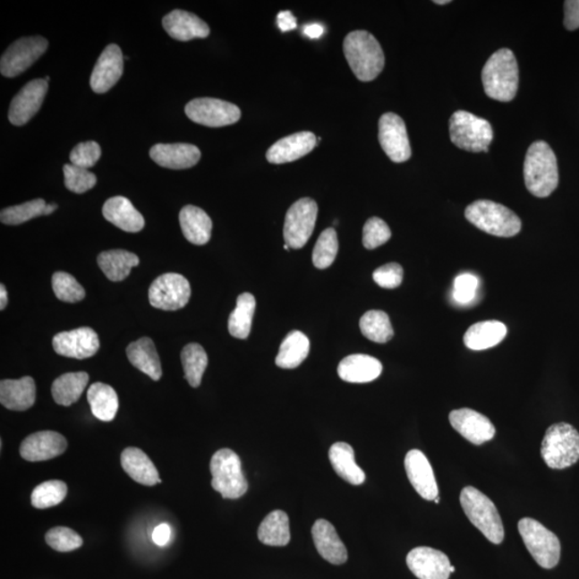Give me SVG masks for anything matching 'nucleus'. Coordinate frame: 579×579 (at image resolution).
Wrapping results in <instances>:
<instances>
[{
    "instance_id": "obj_1",
    "label": "nucleus",
    "mask_w": 579,
    "mask_h": 579,
    "mask_svg": "<svg viewBox=\"0 0 579 579\" xmlns=\"http://www.w3.org/2000/svg\"><path fill=\"white\" fill-rule=\"evenodd\" d=\"M524 176L529 192L538 198L549 197L558 187L556 155L544 140H537L530 146L524 159Z\"/></svg>"
},
{
    "instance_id": "obj_2",
    "label": "nucleus",
    "mask_w": 579,
    "mask_h": 579,
    "mask_svg": "<svg viewBox=\"0 0 579 579\" xmlns=\"http://www.w3.org/2000/svg\"><path fill=\"white\" fill-rule=\"evenodd\" d=\"M345 56L362 82H370L382 72L386 58L380 43L370 32L354 30L344 41Z\"/></svg>"
},
{
    "instance_id": "obj_3",
    "label": "nucleus",
    "mask_w": 579,
    "mask_h": 579,
    "mask_svg": "<svg viewBox=\"0 0 579 579\" xmlns=\"http://www.w3.org/2000/svg\"><path fill=\"white\" fill-rule=\"evenodd\" d=\"M518 73L517 61L511 50L501 48L492 54L481 72L486 95L501 102L512 101L518 90Z\"/></svg>"
},
{
    "instance_id": "obj_4",
    "label": "nucleus",
    "mask_w": 579,
    "mask_h": 579,
    "mask_svg": "<svg viewBox=\"0 0 579 579\" xmlns=\"http://www.w3.org/2000/svg\"><path fill=\"white\" fill-rule=\"evenodd\" d=\"M464 216L476 228L491 235L512 237L522 230V221L513 210L490 200L471 203Z\"/></svg>"
},
{
    "instance_id": "obj_5",
    "label": "nucleus",
    "mask_w": 579,
    "mask_h": 579,
    "mask_svg": "<svg viewBox=\"0 0 579 579\" xmlns=\"http://www.w3.org/2000/svg\"><path fill=\"white\" fill-rule=\"evenodd\" d=\"M461 505L471 524L494 544L505 539V528L494 502L473 486L464 487L461 492Z\"/></svg>"
},
{
    "instance_id": "obj_6",
    "label": "nucleus",
    "mask_w": 579,
    "mask_h": 579,
    "mask_svg": "<svg viewBox=\"0 0 579 579\" xmlns=\"http://www.w3.org/2000/svg\"><path fill=\"white\" fill-rule=\"evenodd\" d=\"M541 454L551 469H566L579 461V432L570 424H554L546 430Z\"/></svg>"
},
{
    "instance_id": "obj_7",
    "label": "nucleus",
    "mask_w": 579,
    "mask_h": 579,
    "mask_svg": "<svg viewBox=\"0 0 579 579\" xmlns=\"http://www.w3.org/2000/svg\"><path fill=\"white\" fill-rule=\"evenodd\" d=\"M212 486L224 499H238L246 494L248 483L242 471L241 458L230 448H223L214 454L210 461Z\"/></svg>"
},
{
    "instance_id": "obj_8",
    "label": "nucleus",
    "mask_w": 579,
    "mask_h": 579,
    "mask_svg": "<svg viewBox=\"0 0 579 579\" xmlns=\"http://www.w3.org/2000/svg\"><path fill=\"white\" fill-rule=\"evenodd\" d=\"M450 135L453 144L471 153H487L494 139L489 121L465 111H457L452 115Z\"/></svg>"
},
{
    "instance_id": "obj_9",
    "label": "nucleus",
    "mask_w": 579,
    "mask_h": 579,
    "mask_svg": "<svg viewBox=\"0 0 579 579\" xmlns=\"http://www.w3.org/2000/svg\"><path fill=\"white\" fill-rule=\"evenodd\" d=\"M518 532L533 559L543 569H553L559 564L561 545L557 535L533 518H523Z\"/></svg>"
},
{
    "instance_id": "obj_10",
    "label": "nucleus",
    "mask_w": 579,
    "mask_h": 579,
    "mask_svg": "<svg viewBox=\"0 0 579 579\" xmlns=\"http://www.w3.org/2000/svg\"><path fill=\"white\" fill-rule=\"evenodd\" d=\"M318 205L312 199L302 198L285 215L284 237L292 249L304 247L315 230Z\"/></svg>"
},
{
    "instance_id": "obj_11",
    "label": "nucleus",
    "mask_w": 579,
    "mask_h": 579,
    "mask_svg": "<svg viewBox=\"0 0 579 579\" xmlns=\"http://www.w3.org/2000/svg\"><path fill=\"white\" fill-rule=\"evenodd\" d=\"M191 295V284L183 275L176 273L159 276L149 291L150 305L167 311L182 310L188 304Z\"/></svg>"
},
{
    "instance_id": "obj_12",
    "label": "nucleus",
    "mask_w": 579,
    "mask_h": 579,
    "mask_svg": "<svg viewBox=\"0 0 579 579\" xmlns=\"http://www.w3.org/2000/svg\"><path fill=\"white\" fill-rule=\"evenodd\" d=\"M47 47V40L41 36L21 38L3 54L0 72L5 78L18 77L45 54Z\"/></svg>"
},
{
    "instance_id": "obj_13",
    "label": "nucleus",
    "mask_w": 579,
    "mask_h": 579,
    "mask_svg": "<svg viewBox=\"0 0 579 579\" xmlns=\"http://www.w3.org/2000/svg\"><path fill=\"white\" fill-rule=\"evenodd\" d=\"M185 112L192 122L212 128L230 126L242 116L240 107L215 98L193 99L187 104Z\"/></svg>"
},
{
    "instance_id": "obj_14",
    "label": "nucleus",
    "mask_w": 579,
    "mask_h": 579,
    "mask_svg": "<svg viewBox=\"0 0 579 579\" xmlns=\"http://www.w3.org/2000/svg\"><path fill=\"white\" fill-rule=\"evenodd\" d=\"M379 142L384 153L396 164L409 160L413 154L405 123L394 113L383 115L379 121Z\"/></svg>"
},
{
    "instance_id": "obj_15",
    "label": "nucleus",
    "mask_w": 579,
    "mask_h": 579,
    "mask_svg": "<svg viewBox=\"0 0 579 579\" xmlns=\"http://www.w3.org/2000/svg\"><path fill=\"white\" fill-rule=\"evenodd\" d=\"M48 89L45 79L32 80L11 101L9 121L14 126H24L40 110Z\"/></svg>"
},
{
    "instance_id": "obj_16",
    "label": "nucleus",
    "mask_w": 579,
    "mask_h": 579,
    "mask_svg": "<svg viewBox=\"0 0 579 579\" xmlns=\"http://www.w3.org/2000/svg\"><path fill=\"white\" fill-rule=\"evenodd\" d=\"M98 335L90 328H80L62 332L53 338V348L57 354L72 359L85 360L98 352Z\"/></svg>"
},
{
    "instance_id": "obj_17",
    "label": "nucleus",
    "mask_w": 579,
    "mask_h": 579,
    "mask_svg": "<svg viewBox=\"0 0 579 579\" xmlns=\"http://www.w3.org/2000/svg\"><path fill=\"white\" fill-rule=\"evenodd\" d=\"M448 419L453 429L475 446L490 441L496 435L494 424L478 411L468 408L453 410Z\"/></svg>"
},
{
    "instance_id": "obj_18",
    "label": "nucleus",
    "mask_w": 579,
    "mask_h": 579,
    "mask_svg": "<svg viewBox=\"0 0 579 579\" xmlns=\"http://www.w3.org/2000/svg\"><path fill=\"white\" fill-rule=\"evenodd\" d=\"M409 570L419 579H448L451 561L448 557L431 548H416L407 556Z\"/></svg>"
},
{
    "instance_id": "obj_19",
    "label": "nucleus",
    "mask_w": 579,
    "mask_h": 579,
    "mask_svg": "<svg viewBox=\"0 0 579 579\" xmlns=\"http://www.w3.org/2000/svg\"><path fill=\"white\" fill-rule=\"evenodd\" d=\"M123 72V55L116 45L107 46L96 63L90 77V88L97 94H105L115 86Z\"/></svg>"
},
{
    "instance_id": "obj_20",
    "label": "nucleus",
    "mask_w": 579,
    "mask_h": 579,
    "mask_svg": "<svg viewBox=\"0 0 579 579\" xmlns=\"http://www.w3.org/2000/svg\"><path fill=\"white\" fill-rule=\"evenodd\" d=\"M67 450V440L56 431H39L26 438L20 447L21 456L27 462H45Z\"/></svg>"
},
{
    "instance_id": "obj_21",
    "label": "nucleus",
    "mask_w": 579,
    "mask_h": 579,
    "mask_svg": "<svg viewBox=\"0 0 579 579\" xmlns=\"http://www.w3.org/2000/svg\"><path fill=\"white\" fill-rule=\"evenodd\" d=\"M404 468L411 485L425 500H435L439 495L434 470L420 450H411L404 458Z\"/></svg>"
},
{
    "instance_id": "obj_22",
    "label": "nucleus",
    "mask_w": 579,
    "mask_h": 579,
    "mask_svg": "<svg viewBox=\"0 0 579 579\" xmlns=\"http://www.w3.org/2000/svg\"><path fill=\"white\" fill-rule=\"evenodd\" d=\"M317 140L316 135L310 132L288 135L269 148L267 159L273 165H284L299 160L316 148Z\"/></svg>"
},
{
    "instance_id": "obj_23",
    "label": "nucleus",
    "mask_w": 579,
    "mask_h": 579,
    "mask_svg": "<svg viewBox=\"0 0 579 579\" xmlns=\"http://www.w3.org/2000/svg\"><path fill=\"white\" fill-rule=\"evenodd\" d=\"M149 156L162 167L185 170L198 164L201 151L196 145L187 143L156 144L150 149Z\"/></svg>"
},
{
    "instance_id": "obj_24",
    "label": "nucleus",
    "mask_w": 579,
    "mask_h": 579,
    "mask_svg": "<svg viewBox=\"0 0 579 579\" xmlns=\"http://www.w3.org/2000/svg\"><path fill=\"white\" fill-rule=\"evenodd\" d=\"M311 533L319 554L329 564L339 566L348 560L347 549L331 523L326 519H318L313 524Z\"/></svg>"
},
{
    "instance_id": "obj_25",
    "label": "nucleus",
    "mask_w": 579,
    "mask_h": 579,
    "mask_svg": "<svg viewBox=\"0 0 579 579\" xmlns=\"http://www.w3.org/2000/svg\"><path fill=\"white\" fill-rule=\"evenodd\" d=\"M164 29L173 39L189 41L196 38H207L209 27L196 14L183 10H173L162 20Z\"/></svg>"
},
{
    "instance_id": "obj_26",
    "label": "nucleus",
    "mask_w": 579,
    "mask_h": 579,
    "mask_svg": "<svg viewBox=\"0 0 579 579\" xmlns=\"http://www.w3.org/2000/svg\"><path fill=\"white\" fill-rule=\"evenodd\" d=\"M102 214L109 223L124 232L137 233L143 230L145 226L143 216L127 198L122 196L107 200Z\"/></svg>"
},
{
    "instance_id": "obj_27",
    "label": "nucleus",
    "mask_w": 579,
    "mask_h": 579,
    "mask_svg": "<svg viewBox=\"0 0 579 579\" xmlns=\"http://www.w3.org/2000/svg\"><path fill=\"white\" fill-rule=\"evenodd\" d=\"M382 370L381 362L376 357L353 354L339 362L338 375L345 382L368 383L380 377Z\"/></svg>"
},
{
    "instance_id": "obj_28",
    "label": "nucleus",
    "mask_w": 579,
    "mask_h": 579,
    "mask_svg": "<svg viewBox=\"0 0 579 579\" xmlns=\"http://www.w3.org/2000/svg\"><path fill=\"white\" fill-rule=\"evenodd\" d=\"M36 402V383L31 377L0 382V403L13 411H26Z\"/></svg>"
},
{
    "instance_id": "obj_29",
    "label": "nucleus",
    "mask_w": 579,
    "mask_h": 579,
    "mask_svg": "<svg viewBox=\"0 0 579 579\" xmlns=\"http://www.w3.org/2000/svg\"><path fill=\"white\" fill-rule=\"evenodd\" d=\"M122 467L130 478L145 486L161 483L158 470L146 454L138 447H127L122 453Z\"/></svg>"
},
{
    "instance_id": "obj_30",
    "label": "nucleus",
    "mask_w": 579,
    "mask_h": 579,
    "mask_svg": "<svg viewBox=\"0 0 579 579\" xmlns=\"http://www.w3.org/2000/svg\"><path fill=\"white\" fill-rule=\"evenodd\" d=\"M180 224L183 236L194 245H205L212 236V219L203 209L193 205L183 208L180 213Z\"/></svg>"
},
{
    "instance_id": "obj_31",
    "label": "nucleus",
    "mask_w": 579,
    "mask_h": 579,
    "mask_svg": "<svg viewBox=\"0 0 579 579\" xmlns=\"http://www.w3.org/2000/svg\"><path fill=\"white\" fill-rule=\"evenodd\" d=\"M507 328L505 323L496 320L483 321L473 324L468 328L464 336L465 347L481 351L495 347L506 338Z\"/></svg>"
},
{
    "instance_id": "obj_32",
    "label": "nucleus",
    "mask_w": 579,
    "mask_h": 579,
    "mask_svg": "<svg viewBox=\"0 0 579 579\" xmlns=\"http://www.w3.org/2000/svg\"><path fill=\"white\" fill-rule=\"evenodd\" d=\"M128 360L139 370L145 373L154 381H159L162 376L161 362L153 340L140 338L127 348Z\"/></svg>"
},
{
    "instance_id": "obj_33",
    "label": "nucleus",
    "mask_w": 579,
    "mask_h": 579,
    "mask_svg": "<svg viewBox=\"0 0 579 579\" xmlns=\"http://www.w3.org/2000/svg\"><path fill=\"white\" fill-rule=\"evenodd\" d=\"M329 461L336 473L351 485H362L366 475L355 463L353 448L348 443L337 442L329 448Z\"/></svg>"
},
{
    "instance_id": "obj_34",
    "label": "nucleus",
    "mask_w": 579,
    "mask_h": 579,
    "mask_svg": "<svg viewBox=\"0 0 579 579\" xmlns=\"http://www.w3.org/2000/svg\"><path fill=\"white\" fill-rule=\"evenodd\" d=\"M89 381V373L68 372L53 382L52 395L55 403L64 407L77 403Z\"/></svg>"
},
{
    "instance_id": "obj_35",
    "label": "nucleus",
    "mask_w": 579,
    "mask_h": 579,
    "mask_svg": "<svg viewBox=\"0 0 579 579\" xmlns=\"http://www.w3.org/2000/svg\"><path fill=\"white\" fill-rule=\"evenodd\" d=\"M311 343L305 334L294 331L286 335L276 357V365L284 370H294L310 354Z\"/></svg>"
},
{
    "instance_id": "obj_36",
    "label": "nucleus",
    "mask_w": 579,
    "mask_h": 579,
    "mask_svg": "<svg viewBox=\"0 0 579 579\" xmlns=\"http://www.w3.org/2000/svg\"><path fill=\"white\" fill-rule=\"evenodd\" d=\"M140 259L137 254L122 251H109L101 252L98 256V265L102 272L111 281H123L126 279L132 269L138 267Z\"/></svg>"
},
{
    "instance_id": "obj_37",
    "label": "nucleus",
    "mask_w": 579,
    "mask_h": 579,
    "mask_svg": "<svg viewBox=\"0 0 579 579\" xmlns=\"http://www.w3.org/2000/svg\"><path fill=\"white\" fill-rule=\"evenodd\" d=\"M91 413L102 421L115 420L118 411V396L115 389L107 384H91L88 392Z\"/></svg>"
},
{
    "instance_id": "obj_38",
    "label": "nucleus",
    "mask_w": 579,
    "mask_h": 579,
    "mask_svg": "<svg viewBox=\"0 0 579 579\" xmlns=\"http://www.w3.org/2000/svg\"><path fill=\"white\" fill-rule=\"evenodd\" d=\"M258 538L264 545H288L291 539L288 515L280 510L270 512L260 524Z\"/></svg>"
},
{
    "instance_id": "obj_39",
    "label": "nucleus",
    "mask_w": 579,
    "mask_h": 579,
    "mask_svg": "<svg viewBox=\"0 0 579 579\" xmlns=\"http://www.w3.org/2000/svg\"><path fill=\"white\" fill-rule=\"evenodd\" d=\"M256 311V299L251 294H243L237 297L235 310L229 318V332L233 337L246 339L251 334L252 319Z\"/></svg>"
},
{
    "instance_id": "obj_40",
    "label": "nucleus",
    "mask_w": 579,
    "mask_h": 579,
    "mask_svg": "<svg viewBox=\"0 0 579 579\" xmlns=\"http://www.w3.org/2000/svg\"><path fill=\"white\" fill-rule=\"evenodd\" d=\"M362 334L373 343L386 344L394 336V329L387 313L381 311H367L361 318Z\"/></svg>"
},
{
    "instance_id": "obj_41",
    "label": "nucleus",
    "mask_w": 579,
    "mask_h": 579,
    "mask_svg": "<svg viewBox=\"0 0 579 579\" xmlns=\"http://www.w3.org/2000/svg\"><path fill=\"white\" fill-rule=\"evenodd\" d=\"M185 378L192 387H199L209 364L207 352L199 344H189L182 351Z\"/></svg>"
},
{
    "instance_id": "obj_42",
    "label": "nucleus",
    "mask_w": 579,
    "mask_h": 579,
    "mask_svg": "<svg viewBox=\"0 0 579 579\" xmlns=\"http://www.w3.org/2000/svg\"><path fill=\"white\" fill-rule=\"evenodd\" d=\"M68 487L63 481L52 480L38 485L31 494V505L36 508L58 506L67 496Z\"/></svg>"
},
{
    "instance_id": "obj_43",
    "label": "nucleus",
    "mask_w": 579,
    "mask_h": 579,
    "mask_svg": "<svg viewBox=\"0 0 579 579\" xmlns=\"http://www.w3.org/2000/svg\"><path fill=\"white\" fill-rule=\"evenodd\" d=\"M337 233L328 228L321 233L312 253L313 265L319 269H326L334 263L338 253Z\"/></svg>"
},
{
    "instance_id": "obj_44",
    "label": "nucleus",
    "mask_w": 579,
    "mask_h": 579,
    "mask_svg": "<svg viewBox=\"0 0 579 579\" xmlns=\"http://www.w3.org/2000/svg\"><path fill=\"white\" fill-rule=\"evenodd\" d=\"M46 208L45 200H32V201L3 209L0 213V220L4 225L18 226L45 215Z\"/></svg>"
},
{
    "instance_id": "obj_45",
    "label": "nucleus",
    "mask_w": 579,
    "mask_h": 579,
    "mask_svg": "<svg viewBox=\"0 0 579 579\" xmlns=\"http://www.w3.org/2000/svg\"><path fill=\"white\" fill-rule=\"evenodd\" d=\"M52 285L54 294L59 301L78 302L84 300L85 290L72 275L56 272L53 275Z\"/></svg>"
},
{
    "instance_id": "obj_46",
    "label": "nucleus",
    "mask_w": 579,
    "mask_h": 579,
    "mask_svg": "<svg viewBox=\"0 0 579 579\" xmlns=\"http://www.w3.org/2000/svg\"><path fill=\"white\" fill-rule=\"evenodd\" d=\"M63 170L64 186L70 192L81 194L90 191L96 185L97 177L88 169H82V167L73 165H64Z\"/></svg>"
},
{
    "instance_id": "obj_47",
    "label": "nucleus",
    "mask_w": 579,
    "mask_h": 579,
    "mask_svg": "<svg viewBox=\"0 0 579 579\" xmlns=\"http://www.w3.org/2000/svg\"><path fill=\"white\" fill-rule=\"evenodd\" d=\"M46 541L54 550L61 551V553H68V551L78 549L83 545V539L72 529L66 527L51 529L46 534Z\"/></svg>"
},
{
    "instance_id": "obj_48",
    "label": "nucleus",
    "mask_w": 579,
    "mask_h": 579,
    "mask_svg": "<svg viewBox=\"0 0 579 579\" xmlns=\"http://www.w3.org/2000/svg\"><path fill=\"white\" fill-rule=\"evenodd\" d=\"M392 232L389 230L386 221L378 217H372L366 221L362 230V245L366 249H376L389 241Z\"/></svg>"
},
{
    "instance_id": "obj_49",
    "label": "nucleus",
    "mask_w": 579,
    "mask_h": 579,
    "mask_svg": "<svg viewBox=\"0 0 579 579\" xmlns=\"http://www.w3.org/2000/svg\"><path fill=\"white\" fill-rule=\"evenodd\" d=\"M100 156V145L95 140H89L75 146L70 154V161L75 166L89 170V167L94 166L98 162Z\"/></svg>"
},
{
    "instance_id": "obj_50",
    "label": "nucleus",
    "mask_w": 579,
    "mask_h": 579,
    "mask_svg": "<svg viewBox=\"0 0 579 579\" xmlns=\"http://www.w3.org/2000/svg\"><path fill=\"white\" fill-rule=\"evenodd\" d=\"M372 277L383 289H396L403 283L404 269L398 263H387L377 268Z\"/></svg>"
},
{
    "instance_id": "obj_51",
    "label": "nucleus",
    "mask_w": 579,
    "mask_h": 579,
    "mask_svg": "<svg viewBox=\"0 0 579 579\" xmlns=\"http://www.w3.org/2000/svg\"><path fill=\"white\" fill-rule=\"evenodd\" d=\"M479 279L473 274H462L454 281V300L461 304H468L474 299L478 290Z\"/></svg>"
},
{
    "instance_id": "obj_52",
    "label": "nucleus",
    "mask_w": 579,
    "mask_h": 579,
    "mask_svg": "<svg viewBox=\"0 0 579 579\" xmlns=\"http://www.w3.org/2000/svg\"><path fill=\"white\" fill-rule=\"evenodd\" d=\"M565 26L569 30L579 29V0L565 3Z\"/></svg>"
},
{
    "instance_id": "obj_53",
    "label": "nucleus",
    "mask_w": 579,
    "mask_h": 579,
    "mask_svg": "<svg viewBox=\"0 0 579 579\" xmlns=\"http://www.w3.org/2000/svg\"><path fill=\"white\" fill-rule=\"evenodd\" d=\"M154 543L158 546H166L169 543L171 538V528L167 524H161L154 530L153 535Z\"/></svg>"
},
{
    "instance_id": "obj_54",
    "label": "nucleus",
    "mask_w": 579,
    "mask_h": 579,
    "mask_svg": "<svg viewBox=\"0 0 579 579\" xmlns=\"http://www.w3.org/2000/svg\"><path fill=\"white\" fill-rule=\"evenodd\" d=\"M277 24L281 31L294 30L297 27L295 16L290 11H281L278 13Z\"/></svg>"
},
{
    "instance_id": "obj_55",
    "label": "nucleus",
    "mask_w": 579,
    "mask_h": 579,
    "mask_svg": "<svg viewBox=\"0 0 579 579\" xmlns=\"http://www.w3.org/2000/svg\"><path fill=\"white\" fill-rule=\"evenodd\" d=\"M304 34L311 39H318L324 34V27L318 23L307 25L304 27Z\"/></svg>"
},
{
    "instance_id": "obj_56",
    "label": "nucleus",
    "mask_w": 579,
    "mask_h": 579,
    "mask_svg": "<svg viewBox=\"0 0 579 579\" xmlns=\"http://www.w3.org/2000/svg\"><path fill=\"white\" fill-rule=\"evenodd\" d=\"M8 304V294L7 290H5L4 285L2 284L0 285V310L4 311Z\"/></svg>"
},
{
    "instance_id": "obj_57",
    "label": "nucleus",
    "mask_w": 579,
    "mask_h": 579,
    "mask_svg": "<svg viewBox=\"0 0 579 579\" xmlns=\"http://www.w3.org/2000/svg\"><path fill=\"white\" fill-rule=\"evenodd\" d=\"M57 205L51 203V204H47V208L45 209V216L47 215H51L52 213L55 212L57 209Z\"/></svg>"
},
{
    "instance_id": "obj_58",
    "label": "nucleus",
    "mask_w": 579,
    "mask_h": 579,
    "mask_svg": "<svg viewBox=\"0 0 579 579\" xmlns=\"http://www.w3.org/2000/svg\"><path fill=\"white\" fill-rule=\"evenodd\" d=\"M434 3L437 4H450L451 2L450 0H436V2Z\"/></svg>"
},
{
    "instance_id": "obj_59",
    "label": "nucleus",
    "mask_w": 579,
    "mask_h": 579,
    "mask_svg": "<svg viewBox=\"0 0 579 579\" xmlns=\"http://www.w3.org/2000/svg\"><path fill=\"white\" fill-rule=\"evenodd\" d=\"M434 501H435L436 503H439V502H440V497H437V498H436V499H435Z\"/></svg>"
},
{
    "instance_id": "obj_60",
    "label": "nucleus",
    "mask_w": 579,
    "mask_h": 579,
    "mask_svg": "<svg viewBox=\"0 0 579 579\" xmlns=\"http://www.w3.org/2000/svg\"><path fill=\"white\" fill-rule=\"evenodd\" d=\"M284 248H285V251H289V249H290V247H289L288 245H286V243H285V245L284 246Z\"/></svg>"
},
{
    "instance_id": "obj_61",
    "label": "nucleus",
    "mask_w": 579,
    "mask_h": 579,
    "mask_svg": "<svg viewBox=\"0 0 579 579\" xmlns=\"http://www.w3.org/2000/svg\"><path fill=\"white\" fill-rule=\"evenodd\" d=\"M453 572H456V567H454V566H451V573H453Z\"/></svg>"
},
{
    "instance_id": "obj_62",
    "label": "nucleus",
    "mask_w": 579,
    "mask_h": 579,
    "mask_svg": "<svg viewBox=\"0 0 579 579\" xmlns=\"http://www.w3.org/2000/svg\"><path fill=\"white\" fill-rule=\"evenodd\" d=\"M45 80L48 82V81H50V77H46Z\"/></svg>"
}]
</instances>
